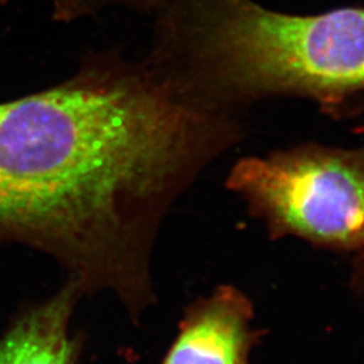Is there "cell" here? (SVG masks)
Wrapping results in <instances>:
<instances>
[{
  "label": "cell",
  "instance_id": "obj_1",
  "mask_svg": "<svg viewBox=\"0 0 364 364\" xmlns=\"http://www.w3.org/2000/svg\"><path fill=\"white\" fill-rule=\"evenodd\" d=\"M215 111L147 58L87 54L63 82L0 105V242L58 262L132 317L154 302L164 215L220 147Z\"/></svg>",
  "mask_w": 364,
  "mask_h": 364
},
{
  "label": "cell",
  "instance_id": "obj_2",
  "mask_svg": "<svg viewBox=\"0 0 364 364\" xmlns=\"http://www.w3.org/2000/svg\"><path fill=\"white\" fill-rule=\"evenodd\" d=\"M147 58L189 100L299 95L328 108L364 91V7L290 15L254 0H166Z\"/></svg>",
  "mask_w": 364,
  "mask_h": 364
},
{
  "label": "cell",
  "instance_id": "obj_3",
  "mask_svg": "<svg viewBox=\"0 0 364 364\" xmlns=\"http://www.w3.org/2000/svg\"><path fill=\"white\" fill-rule=\"evenodd\" d=\"M227 186L245 197L274 239L293 235L335 251H364V146L302 144L243 158Z\"/></svg>",
  "mask_w": 364,
  "mask_h": 364
},
{
  "label": "cell",
  "instance_id": "obj_4",
  "mask_svg": "<svg viewBox=\"0 0 364 364\" xmlns=\"http://www.w3.org/2000/svg\"><path fill=\"white\" fill-rule=\"evenodd\" d=\"M250 299L236 287H218L192 304L162 364H250L258 340Z\"/></svg>",
  "mask_w": 364,
  "mask_h": 364
},
{
  "label": "cell",
  "instance_id": "obj_5",
  "mask_svg": "<svg viewBox=\"0 0 364 364\" xmlns=\"http://www.w3.org/2000/svg\"><path fill=\"white\" fill-rule=\"evenodd\" d=\"M82 291L70 279L53 297L27 311L0 340V364H77L80 338L69 323Z\"/></svg>",
  "mask_w": 364,
  "mask_h": 364
},
{
  "label": "cell",
  "instance_id": "obj_6",
  "mask_svg": "<svg viewBox=\"0 0 364 364\" xmlns=\"http://www.w3.org/2000/svg\"><path fill=\"white\" fill-rule=\"evenodd\" d=\"M166 0H50L55 22L72 23L93 16L112 7H124L139 11H156Z\"/></svg>",
  "mask_w": 364,
  "mask_h": 364
},
{
  "label": "cell",
  "instance_id": "obj_7",
  "mask_svg": "<svg viewBox=\"0 0 364 364\" xmlns=\"http://www.w3.org/2000/svg\"><path fill=\"white\" fill-rule=\"evenodd\" d=\"M355 285L364 294V251L359 252V257L355 263Z\"/></svg>",
  "mask_w": 364,
  "mask_h": 364
},
{
  "label": "cell",
  "instance_id": "obj_8",
  "mask_svg": "<svg viewBox=\"0 0 364 364\" xmlns=\"http://www.w3.org/2000/svg\"><path fill=\"white\" fill-rule=\"evenodd\" d=\"M0 4H7V0H0Z\"/></svg>",
  "mask_w": 364,
  "mask_h": 364
}]
</instances>
